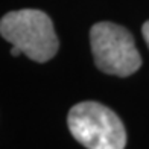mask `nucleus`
I'll use <instances>...</instances> for the list:
<instances>
[{"label": "nucleus", "instance_id": "obj_1", "mask_svg": "<svg viewBox=\"0 0 149 149\" xmlns=\"http://www.w3.org/2000/svg\"><path fill=\"white\" fill-rule=\"evenodd\" d=\"M0 35L35 63L52 59L59 47L50 17L40 9L8 12L0 20Z\"/></svg>", "mask_w": 149, "mask_h": 149}, {"label": "nucleus", "instance_id": "obj_2", "mask_svg": "<svg viewBox=\"0 0 149 149\" xmlns=\"http://www.w3.org/2000/svg\"><path fill=\"white\" fill-rule=\"evenodd\" d=\"M72 135L87 149H125L126 131L108 107L87 100L72 107L67 116Z\"/></svg>", "mask_w": 149, "mask_h": 149}, {"label": "nucleus", "instance_id": "obj_3", "mask_svg": "<svg viewBox=\"0 0 149 149\" xmlns=\"http://www.w3.org/2000/svg\"><path fill=\"white\" fill-rule=\"evenodd\" d=\"M91 53L96 67L107 74L131 76L141 65L132 33L111 22H99L90 31Z\"/></svg>", "mask_w": 149, "mask_h": 149}, {"label": "nucleus", "instance_id": "obj_4", "mask_svg": "<svg viewBox=\"0 0 149 149\" xmlns=\"http://www.w3.org/2000/svg\"><path fill=\"white\" fill-rule=\"evenodd\" d=\"M141 33H143V38H145V41L149 47V20L143 24V28H141Z\"/></svg>", "mask_w": 149, "mask_h": 149}, {"label": "nucleus", "instance_id": "obj_5", "mask_svg": "<svg viewBox=\"0 0 149 149\" xmlns=\"http://www.w3.org/2000/svg\"><path fill=\"white\" fill-rule=\"evenodd\" d=\"M22 53H23L22 49H20V47H17V46H14V47L11 49V55H12V56H20Z\"/></svg>", "mask_w": 149, "mask_h": 149}]
</instances>
